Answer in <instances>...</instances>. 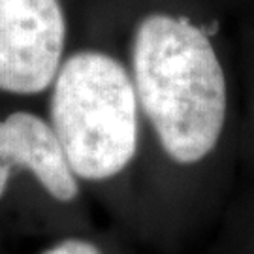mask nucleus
<instances>
[{
	"label": "nucleus",
	"mask_w": 254,
	"mask_h": 254,
	"mask_svg": "<svg viewBox=\"0 0 254 254\" xmlns=\"http://www.w3.org/2000/svg\"><path fill=\"white\" fill-rule=\"evenodd\" d=\"M132 81L173 162L190 166L213 153L226 123L228 89L203 28L168 13L143 17L134 34Z\"/></svg>",
	"instance_id": "nucleus-1"
},
{
	"label": "nucleus",
	"mask_w": 254,
	"mask_h": 254,
	"mask_svg": "<svg viewBox=\"0 0 254 254\" xmlns=\"http://www.w3.org/2000/svg\"><path fill=\"white\" fill-rule=\"evenodd\" d=\"M51 128L75 177L108 181L128 168L137 151L134 81L115 57L77 51L53 81Z\"/></svg>",
	"instance_id": "nucleus-2"
},
{
	"label": "nucleus",
	"mask_w": 254,
	"mask_h": 254,
	"mask_svg": "<svg viewBox=\"0 0 254 254\" xmlns=\"http://www.w3.org/2000/svg\"><path fill=\"white\" fill-rule=\"evenodd\" d=\"M64 40L59 0H0V91H46L63 64Z\"/></svg>",
	"instance_id": "nucleus-3"
},
{
	"label": "nucleus",
	"mask_w": 254,
	"mask_h": 254,
	"mask_svg": "<svg viewBox=\"0 0 254 254\" xmlns=\"http://www.w3.org/2000/svg\"><path fill=\"white\" fill-rule=\"evenodd\" d=\"M13 168L28 170L57 201L70 203L79 194L77 177L53 128L28 111H15L0 121V198Z\"/></svg>",
	"instance_id": "nucleus-4"
},
{
	"label": "nucleus",
	"mask_w": 254,
	"mask_h": 254,
	"mask_svg": "<svg viewBox=\"0 0 254 254\" xmlns=\"http://www.w3.org/2000/svg\"><path fill=\"white\" fill-rule=\"evenodd\" d=\"M42 254H102V251L100 247L87 241V239L70 237V239H64L61 243L49 247Z\"/></svg>",
	"instance_id": "nucleus-5"
}]
</instances>
